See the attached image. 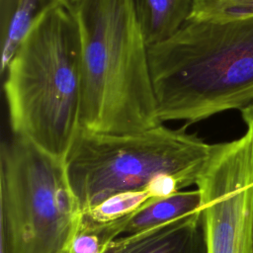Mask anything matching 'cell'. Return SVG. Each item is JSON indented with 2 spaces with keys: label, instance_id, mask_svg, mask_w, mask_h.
<instances>
[{
  "label": "cell",
  "instance_id": "cell-1",
  "mask_svg": "<svg viewBox=\"0 0 253 253\" xmlns=\"http://www.w3.org/2000/svg\"><path fill=\"white\" fill-rule=\"evenodd\" d=\"M81 40L79 124L94 132L162 124L135 0H71Z\"/></svg>",
  "mask_w": 253,
  "mask_h": 253
},
{
  "label": "cell",
  "instance_id": "cell-2",
  "mask_svg": "<svg viewBox=\"0 0 253 253\" xmlns=\"http://www.w3.org/2000/svg\"><path fill=\"white\" fill-rule=\"evenodd\" d=\"M148 57L161 123L189 126L253 102V16L189 19Z\"/></svg>",
  "mask_w": 253,
  "mask_h": 253
},
{
  "label": "cell",
  "instance_id": "cell-3",
  "mask_svg": "<svg viewBox=\"0 0 253 253\" xmlns=\"http://www.w3.org/2000/svg\"><path fill=\"white\" fill-rule=\"evenodd\" d=\"M81 40L68 2L49 0L7 67L13 135L65 161L80 127Z\"/></svg>",
  "mask_w": 253,
  "mask_h": 253
},
{
  "label": "cell",
  "instance_id": "cell-4",
  "mask_svg": "<svg viewBox=\"0 0 253 253\" xmlns=\"http://www.w3.org/2000/svg\"><path fill=\"white\" fill-rule=\"evenodd\" d=\"M186 128L160 124L141 131L104 133L80 126L64 162L82 211L117 194L143 190L162 175L176 178L183 189L196 186L213 144Z\"/></svg>",
  "mask_w": 253,
  "mask_h": 253
},
{
  "label": "cell",
  "instance_id": "cell-5",
  "mask_svg": "<svg viewBox=\"0 0 253 253\" xmlns=\"http://www.w3.org/2000/svg\"><path fill=\"white\" fill-rule=\"evenodd\" d=\"M0 230L9 253H63L83 211L65 162L13 135L2 142Z\"/></svg>",
  "mask_w": 253,
  "mask_h": 253
},
{
  "label": "cell",
  "instance_id": "cell-6",
  "mask_svg": "<svg viewBox=\"0 0 253 253\" xmlns=\"http://www.w3.org/2000/svg\"><path fill=\"white\" fill-rule=\"evenodd\" d=\"M213 144L196 188L207 253H253V124Z\"/></svg>",
  "mask_w": 253,
  "mask_h": 253
},
{
  "label": "cell",
  "instance_id": "cell-7",
  "mask_svg": "<svg viewBox=\"0 0 253 253\" xmlns=\"http://www.w3.org/2000/svg\"><path fill=\"white\" fill-rule=\"evenodd\" d=\"M103 253H207L201 212L112 241Z\"/></svg>",
  "mask_w": 253,
  "mask_h": 253
},
{
  "label": "cell",
  "instance_id": "cell-8",
  "mask_svg": "<svg viewBox=\"0 0 253 253\" xmlns=\"http://www.w3.org/2000/svg\"><path fill=\"white\" fill-rule=\"evenodd\" d=\"M201 196L199 190H181L171 196L155 199L138 211L120 220L102 224L81 226L95 231L107 247L112 241L146 231L182 216L200 211Z\"/></svg>",
  "mask_w": 253,
  "mask_h": 253
},
{
  "label": "cell",
  "instance_id": "cell-9",
  "mask_svg": "<svg viewBox=\"0 0 253 253\" xmlns=\"http://www.w3.org/2000/svg\"><path fill=\"white\" fill-rule=\"evenodd\" d=\"M193 0H140L137 13L148 46L174 35L189 19Z\"/></svg>",
  "mask_w": 253,
  "mask_h": 253
},
{
  "label": "cell",
  "instance_id": "cell-10",
  "mask_svg": "<svg viewBox=\"0 0 253 253\" xmlns=\"http://www.w3.org/2000/svg\"><path fill=\"white\" fill-rule=\"evenodd\" d=\"M152 200L155 198L147 188L120 193L95 207L84 210L81 223L88 225L108 224L130 215Z\"/></svg>",
  "mask_w": 253,
  "mask_h": 253
},
{
  "label": "cell",
  "instance_id": "cell-11",
  "mask_svg": "<svg viewBox=\"0 0 253 253\" xmlns=\"http://www.w3.org/2000/svg\"><path fill=\"white\" fill-rule=\"evenodd\" d=\"M42 1L43 0H17L15 10L9 19L3 39L1 52L2 72L7 69L11 59L24 41L35 17L42 9L40 6Z\"/></svg>",
  "mask_w": 253,
  "mask_h": 253
},
{
  "label": "cell",
  "instance_id": "cell-12",
  "mask_svg": "<svg viewBox=\"0 0 253 253\" xmlns=\"http://www.w3.org/2000/svg\"><path fill=\"white\" fill-rule=\"evenodd\" d=\"M247 16H253V0H193L189 19L225 21Z\"/></svg>",
  "mask_w": 253,
  "mask_h": 253
},
{
  "label": "cell",
  "instance_id": "cell-13",
  "mask_svg": "<svg viewBox=\"0 0 253 253\" xmlns=\"http://www.w3.org/2000/svg\"><path fill=\"white\" fill-rule=\"evenodd\" d=\"M63 253H70V252H69V250H68V249H67V250H66V251H64V252H63Z\"/></svg>",
  "mask_w": 253,
  "mask_h": 253
}]
</instances>
